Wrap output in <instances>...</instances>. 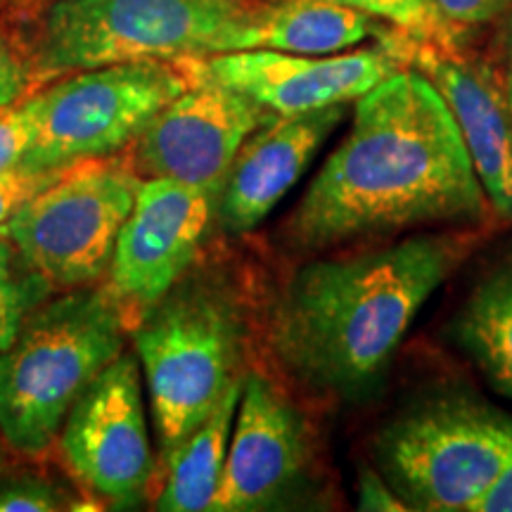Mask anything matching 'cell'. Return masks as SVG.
Here are the masks:
<instances>
[{"mask_svg": "<svg viewBox=\"0 0 512 512\" xmlns=\"http://www.w3.org/2000/svg\"><path fill=\"white\" fill-rule=\"evenodd\" d=\"M162 465L219 406L242 351V320L216 285L178 283L133 335Z\"/></svg>", "mask_w": 512, "mask_h": 512, "instance_id": "cell-4", "label": "cell"}, {"mask_svg": "<svg viewBox=\"0 0 512 512\" xmlns=\"http://www.w3.org/2000/svg\"><path fill=\"white\" fill-rule=\"evenodd\" d=\"M38 102L36 93L0 107V171L15 169L24 162L36 138Z\"/></svg>", "mask_w": 512, "mask_h": 512, "instance_id": "cell-22", "label": "cell"}, {"mask_svg": "<svg viewBox=\"0 0 512 512\" xmlns=\"http://www.w3.org/2000/svg\"><path fill=\"white\" fill-rule=\"evenodd\" d=\"M60 169H24V166H15V169L0 171V235H5L8 230V223L15 214L19 204L29 200L34 192L46 188L48 183H53L57 176H60Z\"/></svg>", "mask_w": 512, "mask_h": 512, "instance_id": "cell-24", "label": "cell"}, {"mask_svg": "<svg viewBox=\"0 0 512 512\" xmlns=\"http://www.w3.org/2000/svg\"><path fill=\"white\" fill-rule=\"evenodd\" d=\"M219 190L143 178L117 238L107 292L124 311H147L181 283L207 233Z\"/></svg>", "mask_w": 512, "mask_h": 512, "instance_id": "cell-11", "label": "cell"}, {"mask_svg": "<svg viewBox=\"0 0 512 512\" xmlns=\"http://www.w3.org/2000/svg\"><path fill=\"white\" fill-rule=\"evenodd\" d=\"M126 311L110 292L79 287L38 306L0 354V434L12 451L46 456L69 408L124 354Z\"/></svg>", "mask_w": 512, "mask_h": 512, "instance_id": "cell-3", "label": "cell"}, {"mask_svg": "<svg viewBox=\"0 0 512 512\" xmlns=\"http://www.w3.org/2000/svg\"><path fill=\"white\" fill-rule=\"evenodd\" d=\"M460 128L437 86L401 67L356 100L349 133L287 223L302 249H328L425 223L489 216Z\"/></svg>", "mask_w": 512, "mask_h": 512, "instance_id": "cell-1", "label": "cell"}, {"mask_svg": "<svg viewBox=\"0 0 512 512\" xmlns=\"http://www.w3.org/2000/svg\"><path fill=\"white\" fill-rule=\"evenodd\" d=\"M448 27H475L512 10V0H432Z\"/></svg>", "mask_w": 512, "mask_h": 512, "instance_id": "cell-25", "label": "cell"}, {"mask_svg": "<svg viewBox=\"0 0 512 512\" xmlns=\"http://www.w3.org/2000/svg\"><path fill=\"white\" fill-rule=\"evenodd\" d=\"M190 76V86L140 133L131 164L140 178L221 192L245 140L278 114L219 81Z\"/></svg>", "mask_w": 512, "mask_h": 512, "instance_id": "cell-10", "label": "cell"}, {"mask_svg": "<svg viewBox=\"0 0 512 512\" xmlns=\"http://www.w3.org/2000/svg\"><path fill=\"white\" fill-rule=\"evenodd\" d=\"M190 72L249 95L278 117L347 105L399 72L392 48L337 55H294L280 50H235L188 60Z\"/></svg>", "mask_w": 512, "mask_h": 512, "instance_id": "cell-12", "label": "cell"}, {"mask_svg": "<svg viewBox=\"0 0 512 512\" xmlns=\"http://www.w3.org/2000/svg\"><path fill=\"white\" fill-rule=\"evenodd\" d=\"M190 83V69L171 60L72 72L36 93V138L19 166L43 171L117 155Z\"/></svg>", "mask_w": 512, "mask_h": 512, "instance_id": "cell-7", "label": "cell"}, {"mask_svg": "<svg viewBox=\"0 0 512 512\" xmlns=\"http://www.w3.org/2000/svg\"><path fill=\"white\" fill-rule=\"evenodd\" d=\"M406 60L446 100L491 211L512 219V112L503 81L486 64L439 43L408 38Z\"/></svg>", "mask_w": 512, "mask_h": 512, "instance_id": "cell-14", "label": "cell"}, {"mask_svg": "<svg viewBox=\"0 0 512 512\" xmlns=\"http://www.w3.org/2000/svg\"><path fill=\"white\" fill-rule=\"evenodd\" d=\"M140 181L133 164L112 155L69 164L19 204L5 235L48 287H91L110 271Z\"/></svg>", "mask_w": 512, "mask_h": 512, "instance_id": "cell-6", "label": "cell"}, {"mask_svg": "<svg viewBox=\"0 0 512 512\" xmlns=\"http://www.w3.org/2000/svg\"><path fill=\"white\" fill-rule=\"evenodd\" d=\"M36 83L34 60L0 29V107L27 98Z\"/></svg>", "mask_w": 512, "mask_h": 512, "instance_id": "cell-23", "label": "cell"}, {"mask_svg": "<svg viewBox=\"0 0 512 512\" xmlns=\"http://www.w3.org/2000/svg\"><path fill=\"white\" fill-rule=\"evenodd\" d=\"M330 3L347 5L363 15L389 22L415 41L439 43V46H448L451 41L453 27L441 19L432 0H330Z\"/></svg>", "mask_w": 512, "mask_h": 512, "instance_id": "cell-20", "label": "cell"}, {"mask_svg": "<svg viewBox=\"0 0 512 512\" xmlns=\"http://www.w3.org/2000/svg\"><path fill=\"white\" fill-rule=\"evenodd\" d=\"M380 36L377 19L330 0H278L252 15L230 41L235 50H280L294 55H337Z\"/></svg>", "mask_w": 512, "mask_h": 512, "instance_id": "cell-16", "label": "cell"}, {"mask_svg": "<svg viewBox=\"0 0 512 512\" xmlns=\"http://www.w3.org/2000/svg\"><path fill=\"white\" fill-rule=\"evenodd\" d=\"M5 439H3V434H0V467H3V463H5Z\"/></svg>", "mask_w": 512, "mask_h": 512, "instance_id": "cell-29", "label": "cell"}, {"mask_svg": "<svg viewBox=\"0 0 512 512\" xmlns=\"http://www.w3.org/2000/svg\"><path fill=\"white\" fill-rule=\"evenodd\" d=\"M60 456L83 489L112 508H138L155 477L138 356L121 354L88 384L57 434Z\"/></svg>", "mask_w": 512, "mask_h": 512, "instance_id": "cell-9", "label": "cell"}, {"mask_svg": "<svg viewBox=\"0 0 512 512\" xmlns=\"http://www.w3.org/2000/svg\"><path fill=\"white\" fill-rule=\"evenodd\" d=\"M358 508L373 512H396L408 510V505H403L401 498L392 491V486L384 484L375 472H363L361 479H358Z\"/></svg>", "mask_w": 512, "mask_h": 512, "instance_id": "cell-26", "label": "cell"}, {"mask_svg": "<svg viewBox=\"0 0 512 512\" xmlns=\"http://www.w3.org/2000/svg\"><path fill=\"white\" fill-rule=\"evenodd\" d=\"M79 510L62 486L36 475L12 477L0 482V512H55Z\"/></svg>", "mask_w": 512, "mask_h": 512, "instance_id": "cell-21", "label": "cell"}, {"mask_svg": "<svg viewBox=\"0 0 512 512\" xmlns=\"http://www.w3.org/2000/svg\"><path fill=\"white\" fill-rule=\"evenodd\" d=\"M347 105H332L292 117H275L240 147L219 197L221 226L233 235L249 233L268 219L313 157L342 124Z\"/></svg>", "mask_w": 512, "mask_h": 512, "instance_id": "cell-15", "label": "cell"}, {"mask_svg": "<svg viewBox=\"0 0 512 512\" xmlns=\"http://www.w3.org/2000/svg\"><path fill=\"white\" fill-rule=\"evenodd\" d=\"M306 463V427L297 408L264 375H247L230 432L228 458L209 512L264 510Z\"/></svg>", "mask_w": 512, "mask_h": 512, "instance_id": "cell-13", "label": "cell"}, {"mask_svg": "<svg viewBox=\"0 0 512 512\" xmlns=\"http://www.w3.org/2000/svg\"><path fill=\"white\" fill-rule=\"evenodd\" d=\"M247 0H57L43 19L36 81L121 62L228 53Z\"/></svg>", "mask_w": 512, "mask_h": 512, "instance_id": "cell-5", "label": "cell"}, {"mask_svg": "<svg viewBox=\"0 0 512 512\" xmlns=\"http://www.w3.org/2000/svg\"><path fill=\"white\" fill-rule=\"evenodd\" d=\"M50 287L19 259L8 235H0V354L15 342L24 320Z\"/></svg>", "mask_w": 512, "mask_h": 512, "instance_id": "cell-19", "label": "cell"}, {"mask_svg": "<svg viewBox=\"0 0 512 512\" xmlns=\"http://www.w3.org/2000/svg\"><path fill=\"white\" fill-rule=\"evenodd\" d=\"M503 53H505L503 86H505V95H508V105L512 112V12L508 15V22H505V31H503Z\"/></svg>", "mask_w": 512, "mask_h": 512, "instance_id": "cell-28", "label": "cell"}, {"mask_svg": "<svg viewBox=\"0 0 512 512\" xmlns=\"http://www.w3.org/2000/svg\"><path fill=\"white\" fill-rule=\"evenodd\" d=\"M458 335L489 380L512 396V261L472 292Z\"/></svg>", "mask_w": 512, "mask_h": 512, "instance_id": "cell-18", "label": "cell"}, {"mask_svg": "<svg viewBox=\"0 0 512 512\" xmlns=\"http://www.w3.org/2000/svg\"><path fill=\"white\" fill-rule=\"evenodd\" d=\"M475 512H512V453L498 472L494 484L479 498Z\"/></svg>", "mask_w": 512, "mask_h": 512, "instance_id": "cell-27", "label": "cell"}, {"mask_svg": "<svg viewBox=\"0 0 512 512\" xmlns=\"http://www.w3.org/2000/svg\"><path fill=\"white\" fill-rule=\"evenodd\" d=\"M242 382H245V377H238L230 384L226 396L209 413V418L162 465L164 482L159 489L155 510H211L223 477V467H226L230 432H233L235 413H238Z\"/></svg>", "mask_w": 512, "mask_h": 512, "instance_id": "cell-17", "label": "cell"}, {"mask_svg": "<svg viewBox=\"0 0 512 512\" xmlns=\"http://www.w3.org/2000/svg\"><path fill=\"white\" fill-rule=\"evenodd\" d=\"M463 256L456 235H418L368 254L311 261L273 309L275 356L311 387L363 392Z\"/></svg>", "mask_w": 512, "mask_h": 512, "instance_id": "cell-2", "label": "cell"}, {"mask_svg": "<svg viewBox=\"0 0 512 512\" xmlns=\"http://www.w3.org/2000/svg\"><path fill=\"white\" fill-rule=\"evenodd\" d=\"M510 453L512 422L465 399L403 415L380 441L394 486L418 508L439 512H475Z\"/></svg>", "mask_w": 512, "mask_h": 512, "instance_id": "cell-8", "label": "cell"}]
</instances>
